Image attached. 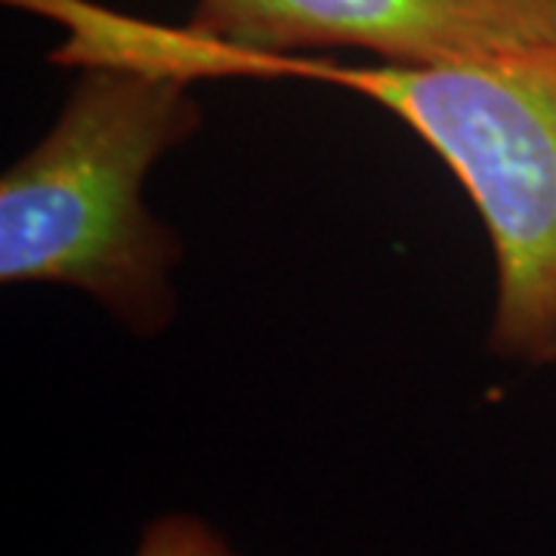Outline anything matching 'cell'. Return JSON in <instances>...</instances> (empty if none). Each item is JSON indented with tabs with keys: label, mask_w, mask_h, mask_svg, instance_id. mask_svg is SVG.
<instances>
[{
	"label": "cell",
	"mask_w": 556,
	"mask_h": 556,
	"mask_svg": "<svg viewBox=\"0 0 556 556\" xmlns=\"http://www.w3.org/2000/svg\"><path fill=\"white\" fill-rule=\"evenodd\" d=\"M201 127L192 80L159 65H80L56 121L0 177V281L62 285L139 338L177 313L182 241L146 177Z\"/></svg>",
	"instance_id": "obj_1"
},
{
	"label": "cell",
	"mask_w": 556,
	"mask_h": 556,
	"mask_svg": "<svg viewBox=\"0 0 556 556\" xmlns=\"http://www.w3.org/2000/svg\"><path fill=\"white\" fill-rule=\"evenodd\" d=\"M254 78L331 84L378 102L460 182L495 257L489 353L556 362V38L439 65L266 56Z\"/></svg>",
	"instance_id": "obj_2"
},
{
	"label": "cell",
	"mask_w": 556,
	"mask_h": 556,
	"mask_svg": "<svg viewBox=\"0 0 556 556\" xmlns=\"http://www.w3.org/2000/svg\"><path fill=\"white\" fill-rule=\"evenodd\" d=\"M134 556H239L214 526L192 514H164L139 535Z\"/></svg>",
	"instance_id": "obj_4"
},
{
	"label": "cell",
	"mask_w": 556,
	"mask_h": 556,
	"mask_svg": "<svg viewBox=\"0 0 556 556\" xmlns=\"http://www.w3.org/2000/svg\"><path fill=\"white\" fill-rule=\"evenodd\" d=\"M192 80L219 56L362 50L393 65H439L556 38V0H195Z\"/></svg>",
	"instance_id": "obj_3"
}]
</instances>
